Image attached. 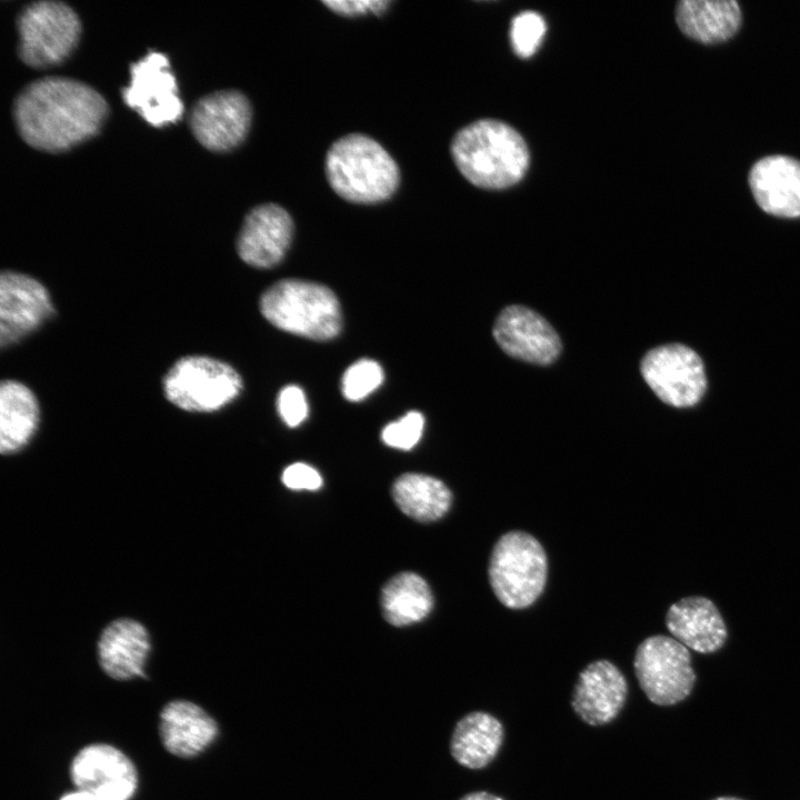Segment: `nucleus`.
<instances>
[{
	"label": "nucleus",
	"mask_w": 800,
	"mask_h": 800,
	"mask_svg": "<svg viewBox=\"0 0 800 800\" xmlns=\"http://www.w3.org/2000/svg\"><path fill=\"white\" fill-rule=\"evenodd\" d=\"M107 113V102L98 91L61 77L30 83L14 103V120L22 139L50 152L68 150L94 136Z\"/></svg>",
	"instance_id": "nucleus-1"
},
{
	"label": "nucleus",
	"mask_w": 800,
	"mask_h": 800,
	"mask_svg": "<svg viewBox=\"0 0 800 800\" xmlns=\"http://www.w3.org/2000/svg\"><path fill=\"white\" fill-rule=\"evenodd\" d=\"M451 154L461 174L484 189L516 184L529 166V150L520 133L493 119L478 120L458 131Z\"/></svg>",
	"instance_id": "nucleus-2"
},
{
	"label": "nucleus",
	"mask_w": 800,
	"mask_h": 800,
	"mask_svg": "<svg viewBox=\"0 0 800 800\" xmlns=\"http://www.w3.org/2000/svg\"><path fill=\"white\" fill-rule=\"evenodd\" d=\"M326 174L333 191L354 203L389 199L400 182L399 168L372 138L347 134L332 143L326 156Z\"/></svg>",
	"instance_id": "nucleus-3"
},
{
	"label": "nucleus",
	"mask_w": 800,
	"mask_h": 800,
	"mask_svg": "<svg viewBox=\"0 0 800 800\" xmlns=\"http://www.w3.org/2000/svg\"><path fill=\"white\" fill-rule=\"evenodd\" d=\"M262 316L274 327L313 340H330L342 327L339 300L328 287L298 279H283L260 298Z\"/></svg>",
	"instance_id": "nucleus-4"
},
{
	"label": "nucleus",
	"mask_w": 800,
	"mask_h": 800,
	"mask_svg": "<svg viewBox=\"0 0 800 800\" xmlns=\"http://www.w3.org/2000/svg\"><path fill=\"white\" fill-rule=\"evenodd\" d=\"M488 576L494 596L503 606L509 609L530 607L547 582L544 549L530 533L509 531L492 548Z\"/></svg>",
	"instance_id": "nucleus-5"
},
{
	"label": "nucleus",
	"mask_w": 800,
	"mask_h": 800,
	"mask_svg": "<svg viewBox=\"0 0 800 800\" xmlns=\"http://www.w3.org/2000/svg\"><path fill=\"white\" fill-rule=\"evenodd\" d=\"M243 382L229 363L201 354L178 359L162 379L166 399L189 412H214L232 402Z\"/></svg>",
	"instance_id": "nucleus-6"
},
{
	"label": "nucleus",
	"mask_w": 800,
	"mask_h": 800,
	"mask_svg": "<svg viewBox=\"0 0 800 800\" xmlns=\"http://www.w3.org/2000/svg\"><path fill=\"white\" fill-rule=\"evenodd\" d=\"M633 669L647 698L661 707L687 699L697 680L688 648L664 634L648 637L638 646Z\"/></svg>",
	"instance_id": "nucleus-7"
},
{
	"label": "nucleus",
	"mask_w": 800,
	"mask_h": 800,
	"mask_svg": "<svg viewBox=\"0 0 800 800\" xmlns=\"http://www.w3.org/2000/svg\"><path fill=\"white\" fill-rule=\"evenodd\" d=\"M18 31L22 61L33 68H46L70 56L78 43L81 24L66 3L39 1L21 11Z\"/></svg>",
	"instance_id": "nucleus-8"
},
{
	"label": "nucleus",
	"mask_w": 800,
	"mask_h": 800,
	"mask_svg": "<svg viewBox=\"0 0 800 800\" xmlns=\"http://www.w3.org/2000/svg\"><path fill=\"white\" fill-rule=\"evenodd\" d=\"M640 371L654 394L672 407L694 406L707 388L701 358L681 343L662 344L649 350L640 362Z\"/></svg>",
	"instance_id": "nucleus-9"
},
{
	"label": "nucleus",
	"mask_w": 800,
	"mask_h": 800,
	"mask_svg": "<svg viewBox=\"0 0 800 800\" xmlns=\"http://www.w3.org/2000/svg\"><path fill=\"white\" fill-rule=\"evenodd\" d=\"M122 96L130 108L154 127L174 123L183 112L169 60L160 52H150L132 64L131 81Z\"/></svg>",
	"instance_id": "nucleus-10"
},
{
	"label": "nucleus",
	"mask_w": 800,
	"mask_h": 800,
	"mask_svg": "<svg viewBox=\"0 0 800 800\" xmlns=\"http://www.w3.org/2000/svg\"><path fill=\"white\" fill-rule=\"evenodd\" d=\"M47 288L36 278L4 270L0 274V346L6 348L40 328L54 313Z\"/></svg>",
	"instance_id": "nucleus-11"
},
{
	"label": "nucleus",
	"mask_w": 800,
	"mask_h": 800,
	"mask_svg": "<svg viewBox=\"0 0 800 800\" xmlns=\"http://www.w3.org/2000/svg\"><path fill=\"white\" fill-rule=\"evenodd\" d=\"M251 117V104L243 93L222 90L197 101L190 112V128L204 148L224 152L244 140Z\"/></svg>",
	"instance_id": "nucleus-12"
},
{
	"label": "nucleus",
	"mask_w": 800,
	"mask_h": 800,
	"mask_svg": "<svg viewBox=\"0 0 800 800\" xmlns=\"http://www.w3.org/2000/svg\"><path fill=\"white\" fill-rule=\"evenodd\" d=\"M492 336L510 357L547 366L561 353V340L552 326L534 310L521 306L506 307L497 317Z\"/></svg>",
	"instance_id": "nucleus-13"
},
{
	"label": "nucleus",
	"mask_w": 800,
	"mask_h": 800,
	"mask_svg": "<svg viewBox=\"0 0 800 800\" xmlns=\"http://www.w3.org/2000/svg\"><path fill=\"white\" fill-rule=\"evenodd\" d=\"M78 790L98 800H129L138 784L134 764L119 749L94 743L81 749L71 763Z\"/></svg>",
	"instance_id": "nucleus-14"
},
{
	"label": "nucleus",
	"mask_w": 800,
	"mask_h": 800,
	"mask_svg": "<svg viewBox=\"0 0 800 800\" xmlns=\"http://www.w3.org/2000/svg\"><path fill=\"white\" fill-rule=\"evenodd\" d=\"M627 697L628 682L623 673L611 661L600 659L579 673L571 707L583 722L599 727L619 716Z\"/></svg>",
	"instance_id": "nucleus-15"
},
{
	"label": "nucleus",
	"mask_w": 800,
	"mask_h": 800,
	"mask_svg": "<svg viewBox=\"0 0 800 800\" xmlns=\"http://www.w3.org/2000/svg\"><path fill=\"white\" fill-rule=\"evenodd\" d=\"M293 234V222L276 203L253 208L244 218L237 240L242 261L254 268H272L284 257Z\"/></svg>",
	"instance_id": "nucleus-16"
},
{
	"label": "nucleus",
	"mask_w": 800,
	"mask_h": 800,
	"mask_svg": "<svg viewBox=\"0 0 800 800\" xmlns=\"http://www.w3.org/2000/svg\"><path fill=\"white\" fill-rule=\"evenodd\" d=\"M748 182L757 204L779 218L800 217V161L769 156L750 169Z\"/></svg>",
	"instance_id": "nucleus-17"
},
{
	"label": "nucleus",
	"mask_w": 800,
	"mask_h": 800,
	"mask_svg": "<svg viewBox=\"0 0 800 800\" xmlns=\"http://www.w3.org/2000/svg\"><path fill=\"white\" fill-rule=\"evenodd\" d=\"M666 627L671 636L696 652L719 651L728 639L726 622L709 598L690 596L670 606Z\"/></svg>",
	"instance_id": "nucleus-18"
},
{
	"label": "nucleus",
	"mask_w": 800,
	"mask_h": 800,
	"mask_svg": "<svg viewBox=\"0 0 800 800\" xmlns=\"http://www.w3.org/2000/svg\"><path fill=\"white\" fill-rule=\"evenodd\" d=\"M150 648V638L143 624L128 618L117 619L100 634L99 663L116 680L142 677Z\"/></svg>",
	"instance_id": "nucleus-19"
},
{
	"label": "nucleus",
	"mask_w": 800,
	"mask_h": 800,
	"mask_svg": "<svg viewBox=\"0 0 800 800\" xmlns=\"http://www.w3.org/2000/svg\"><path fill=\"white\" fill-rule=\"evenodd\" d=\"M218 726L202 708L186 700L171 701L160 713L164 748L181 758L201 753L217 737Z\"/></svg>",
	"instance_id": "nucleus-20"
},
{
	"label": "nucleus",
	"mask_w": 800,
	"mask_h": 800,
	"mask_svg": "<svg viewBox=\"0 0 800 800\" xmlns=\"http://www.w3.org/2000/svg\"><path fill=\"white\" fill-rule=\"evenodd\" d=\"M676 21L688 38L717 44L738 32L742 12L734 0H682L676 8Z\"/></svg>",
	"instance_id": "nucleus-21"
},
{
	"label": "nucleus",
	"mask_w": 800,
	"mask_h": 800,
	"mask_svg": "<svg viewBox=\"0 0 800 800\" xmlns=\"http://www.w3.org/2000/svg\"><path fill=\"white\" fill-rule=\"evenodd\" d=\"M504 739V728L498 718L472 711L454 726L450 739L453 759L468 769H482L498 754Z\"/></svg>",
	"instance_id": "nucleus-22"
},
{
	"label": "nucleus",
	"mask_w": 800,
	"mask_h": 800,
	"mask_svg": "<svg viewBox=\"0 0 800 800\" xmlns=\"http://www.w3.org/2000/svg\"><path fill=\"white\" fill-rule=\"evenodd\" d=\"M40 420L37 397L24 383L3 380L0 384V451L22 450L34 436Z\"/></svg>",
	"instance_id": "nucleus-23"
},
{
	"label": "nucleus",
	"mask_w": 800,
	"mask_h": 800,
	"mask_svg": "<svg viewBox=\"0 0 800 800\" xmlns=\"http://www.w3.org/2000/svg\"><path fill=\"white\" fill-rule=\"evenodd\" d=\"M392 496L403 513L420 522L441 519L452 501L450 489L441 480L421 473L399 477L392 486Z\"/></svg>",
	"instance_id": "nucleus-24"
},
{
	"label": "nucleus",
	"mask_w": 800,
	"mask_h": 800,
	"mask_svg": "<svg viewBox=\"0 0 800 800\" xmlns=\"http://www.w3.org/2000/svg\"><path fill=\"white\" fill-rule=\"evenodd\" d=\"M433 607L428 583L417 573L402 572L390 579L381 592L384 619L403 627L424 619Z\"/></svg>",
	"instance_id": "nucleus-25"
},
{
	"label": "nucleus",
	"mask_w": 800,
	"mask_h": 800,
	"mask_svg": "<svg viewBox=\"0 0 800 800\" xmlns=\"http://www.w3.org/2000/svg\"><path fill=\"white\" fill-rule=\"evenodd\" d=\"M383 381L381 366L370 359H361L352 363L343 373L341 391L349 401H360L367 398Z\"/></svg>",
	"instance_id": "nucleus-26"
},
{
	"label": "nucleus",
	"mask_w": 800,
	"mask_h": 800,
	"mask_svg": "<svg viewBox=\"0 0 800 800\" xmlns=\"http://www.w3.org/2000/svg\"><path fill=\"white\" fill-rule=\"evenodd\" d=\"M546 33L543 18L534 11H524L513 18L510 39L514 52L529 58L539 48Z\"/></svg>",
	"instance_id": "nucleus-27"
},
{
	"label": "nucleus",
	"mask_w": 800,
	"mask_h": 800,
	"mask_svg": "<svg viewBox=\"0 0 800 800\" xmlns=\"http://www.w3.org/2000/svg\"><path fill=\"white\" fill-rule=\"evenodd\" d=\"M423 427V416L419 411H410L398 421L387 424L381 439L389 447L410 450L419 442Z\"/></svg>",
	"instance_id": "nucleus-28"
},
{
	"label": "nucleus",
	"mask_w": 800,
	"mask_h": 800,
	"mask_svg": "<svg viewBox=\"0 0 800 800\" xmlns=\"http://www.w3.org/2000/svg\"><path fill=\"white\" fill-rule=\"evenodd\" d=\"M278 411L289 427L299 426L308 416V403L304 392L298 386L284 387L278 396Z\"/></svg>",
	"instance_id": "nucleus-29"
},
{
	"label": "nucleus",
	"mask_w": 800,
	"mask_h": 800,
	"mask_svg": "<svg viewBox=\"0 0 800 800\" xmlns=\"http://www.w3.org/2000/svg\"><path fill=\"white\" fill-rule=\"evenodd\" d=\"M281 480L286 487L294 490H317L322 486L320 473L311 466L302 462L287 467Z\"/></svg>",
	"instance_id": "nucleus-30"
},
{
	"label": "nucleus",
	"mask_w": 800,
	"mask_h": 800,
	"mask_svg": "<svg viewBox=\"0 0 800 800\" xmlns=\"http://www.w3.org/2000/svg\"><path fill=\"white\" fill-rule=\"evenodd\" d=\"M330 10L346 17L381 14L391 4L388 0L323 1Z\"/></svg>",
	"instance_id": "nucleus-31"
},
{
	"label": "nucleus",
	"mask_w": 800,
	"mask_h": 800,
	"mask_svg": "<svg viewBox=\"0 0 800 800\" xmlns=\"http://www.w3.org/2000/svg\"><path fill=\"white\" fill-rule=\"evenodd\" d=\"M459 800H504L503 798L488 791H474L467 793Z\"/></svg>",
	"instance_id": "nucleus-32"
},
{
	"label": "nucleus",
	"mask_w": 800,
	"mask_h": 800,
	"mask_svg": "<svg viewBox=\"0 0 800 800\" xmlns=\"http://www.w3.org/2000/svg\"><path fill=\"white\" fill-rule=\"evenodd\" d=\"M60 800H98L92 794L78 790L76 792L63 796Z\"/></svg>",
	"instance_id": "nucleus-33"
},
{
	"label": "nucleus",
	"mask_w": 800,
	"mask_h": 800,
	"mask_svg": "<svg viewBox=\"0 0 800 800\" xmlns=\"http://www.w3.org/2000/svg\"><path fill=\"white\" fill-rule=\"evenodd\" d=\"M712 800H743V799L737 798V797H731V796H723V797L714 798Z\"/></svg>",
	"instance_id": "nucleus-34"
}]
</instances>
